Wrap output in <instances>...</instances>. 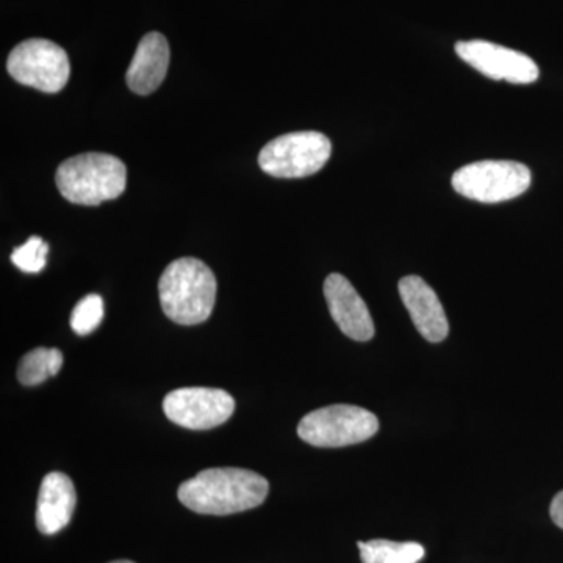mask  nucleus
Returning <instances> with one entry per match:
<instances>
[{
  "label": "nucleus",
  "mask_w": 563,
  "mask_h": 563,
  "mask_svg": "<svg viewBox=\"0 0 563 563\" xmlns=\"http://www.w3.org/2000/svg\"><path fill=\"white\" fill-rule=\"evenodd\" d=\"M163 410L174 424L207 431L224 424L235 410V399L221 388H177L166 395Z\"/></svg>",
  "instance_id": "8"
},
{
  "label": "nucleus",
  "mask_w": 563,
  "mask_h": 563,
  "mask_svg": "<svg viewBox=\"0 0 563 563\" xmlns=\"http://www.w3.org/2000/svg\"><path fill=\"white\" fill-rule=\"evenodd\" d=\"M110 563H135V562H131V561H114V562H110Z\"/></svg>",
  "instance_id": "19"
},
{
  "label": "nucleus",
  "mask_w": 563,
  "mask_h": 563,
  "mask_svg": "<svg viewBox=\"0 0 563 563\" xmlns=\"http://www.w3.org/2000/svg\"><path fill=\"white\" fill-rule=\"evenodd\" d=\"M103 320V301L99 295L85 296L70 314V328L77 335H90Z\"/></svg>",
  "instance_id": "16"
},
{
  "label": "nucleus",
  "mask_w": 563,
  "mask_h": 563,
  "mask_svg": "<svg viewBox=\"0 0 563 563\" xmlns=\"http://www.w3.org/2000/svg\"><path fill=\"white\" fill-rule=\"evenodd\" d=\"M331 154V140L320 132L285 133L263 147L258 165L269 176L301 179L324 168Z\"/></svg>",
  "instance_id": "5"
},
{
  "label": "nucleus",
  "mask_w": 563,
  "mask_h": 563,
  "mask_svg": "<svg viewBox=\"0 0 563 563\" xmlns=\"http://www.w3.org/2000/svg\"><path fill=\"white\" fill-rule=\"evenodd\" d=\"M55 181L66 201L77 206H99L124 192L128 168L114 155L87 152L63 162Z\"/></svg>",
  "instance_id": "3"
},
{
  "label": "nucleus",
  "mask_w": 563,
  "mask_h": 563,
  "mask_svg": "<svg viewBox=\"0 0 563 563\" xmlns=\"http://www.w3.org/2000/svg\"><path fill=\"white\" fill-rule=\"evenodd\" d=\"M455 52L463 62L493 80L528 85L540 76L539 66L531 57L488 41H461L455 44Z\"/></svg>",
  "instance_id": "9"
},
{
  "label": "nucleus",
  "mask_w": 563,
  "mask_h": 563,
  "mask_svg": "<svg viewBox=\"0 0 563 563\" xmlns=\"http://www.w3.org/2000/svg\"><path fill=\"white\" fill-rule=\"evenodd\" d=\"M550 515L553 518L554 525L563 529V490L554 496L550 507Z\"/></svg>",
  "instance_id": "18"
},
{
  "label": "nucleus",
  "mask_w": 563,
  "mask_h": 563,
  "mask_svg": "<svg viewBox=\"0 0 563 563\" xmlns=\"http://www.w3.org/2000/svg\"><path fill=\"white\" fill-rule=\"evenodd\" d=\"M399 295L422 339L443 342L450 333V322L431 285L420 276H406L399 280Z\"/></svg>",
  "instance_id": "11"
},
{
  "label": "nucleus",
  "mask_w": 563,
  "mask_h": 563,
  "mask_svg": "<svg viewBox=\"0 0 563 563\" xmlns=\"http://www.w3.org/2000/svg\"><path fill=\"white\" fill-rule=\"evenodd\" d=\"M62 365L63 354L60 351L36 347L21 358L18 379L25 387H35V385L49 379L51 376H57Z\"/></svg>",
  "instance_id": "15"
},
{
  "label": "nucleus",
  "mask_w": 563,
  "mask_h": 563,
  "mask_svg": "<svg viewBox=\"0 0 563 563\" xmlns=\"http://www.w3.org/2000/svg\"><path fill=\"white\" fill-rule=\"evenodd\" d=\"M268 492V481L250 470L210 468L185 481L179 499L192 512L224 517L262 506Z\"/></svg>",
  "instance_id": "1"
},
{
  "label": "nucleus",
  "mask_w": 563,
  "mask_h": 563,
  "mask_svg": "<svg viewBox=\"0 0 563 563\" xmlns=\"http://www.w3.org/2000/svg\"><path fill=\"white\" fill-rule=\"evenodd\" d=\"M169 57V44L162 33L151 32L144 35L125 76L128 87L140 96L158 90L168 73Z\"/></svg>",
  "instance_id": "12"
},
{
  "label": "nucleus",
  "mask_w": 563,
  "mask_h": 563,
  "mask_svg": "<svg viewBox=\"0 0 563 563\" xmlns=\"http://www.w3.org/2000/svg\"><path fill=\"white\" fill-rule=\"evenodd\" d=\"M77 495L66 474L54 472L44 476L36 503V528L44 536H54L69 525L76 509Z\"/></svg>",
  "instance_id": "13"
},
{
  "label": "nucleus",
  "mask_w": 563,
  "mask_h": 563,
  "mask_svg": "<svg viewBox=\"0 0 563 563\" xmlns=\"http://www.w3.org/2000/svg\"><path fill=\"white\" fill-rule=\"evenodd\" d=\"M47 252H49V244L40 236H31L27 243L13 251L11 262L22 273L38 274L46 268Z\"/></svg>",
  "instance_id": "17"
},
{
  "label": "nucleus",
  "mask_w": 563,
  "mask_h": 563,
  "mask_svg": "<svg viewBox=\"0 0 563 563\" xmlns=\"http://www.w3.org/2000/svg\"><path fill=\"white\" fill-rule=\"evenodd\" d=\"M7 69L14 80L25 87L49 95L62 91L70 76L69 57L65 49L49 40L41 38L18 44L10 52Z\"/></svg>",
  "instance_id": "7"
},
{
  "label": "nucleus",
  "mask_w": 563,
  "mask_h": 563,
  "mask_svg": "<svg viewBox=\"0 0 563 563\" xmlns=\"http://www.w3.org/2000/svg\"><path fill=\"white\" fill-rule=\"evenodd\" d=\"M362 563H418L424 558V548L417 542L369 540L358 542Z\"/></svg>",
  "instance_id": "14"
},
{
  "label": "nucleus",
  "mask_w": 563,
  "mask_h": 563,
  "mask_svg": "<svg viewBox=\"0 0 563 563\" xmlns=\"http://www.w3.org/2000/svg\"><path fill=\"white\" fill-rule=\"evenodd\" d=\"M217 277L206 263L185 257L166 266L161 282V303L169 320L196 325L209 320L217 301Z\"/></svg>",
  "instance_id": "2"
},
{
  "label": "nucleus",
  "mask_w": 563,
  "mask_h": 563,
  "mask_svg": "<svg viewBox=\"0 0 563 563\" xmlns=\"http://www.w3.org/2000/svg\"><path fill=\"white\" fill-rule=\"evenodd\" d=\"M324 296L329 312L344 335L355 342H369L373 339L376 331L372 313L346 277L329 274L324 282Z\"/></svg>",
  "instance_id": "10"
},
{
  "label": "nucleus",
  "mask_w": 563,
  "mask_h": 563,
  "mask_svg": "<svg viewBox=\"0 0 563 563\" xmlns=\"http://www.w3.org/2000/svg\"><path fill=\"white\" fill-rule=\"evenodd\" d=\"M531 169L512 161H483L454 173L453 187L459 195L484 203L510 201L531 187Z\"/></svg>",
  "instance_id": "6"
},
{
  "label": "nucleus",
  "mask_w": 563,
  "mask_h": 563,
  "mask_svg": "<svg viewBox=\"0 0 563 563\" xmlns=\"http://www.w3.org/2000/svg\"><path fill=\"white\" fill-rule=\"evenodd\" d=\"M379 431L376 415L358 406L333 404L302 418L298 435L318 448H342L366 442Z\"/></svg>",
  "instance_id": "4"
}]
</instances>
